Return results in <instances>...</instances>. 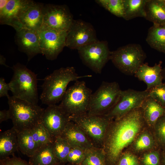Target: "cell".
<instances>
[{
	"label": "cell",
	"instance_id": "30bf717a",
	"mask_svg": "<svg viewBox=\"0 0 165 165\" xmlns=\"http://www.w3.org/2000/svg\"><path fill=\"white\" fill-rule=\"evenodd\" d=\"M98 41L95 30L90 23L80 19L74 20L67 32L65 46L78 50Z\"/></svg>",
	"mask_w": 165,
	"mask_h": 165
},
{
	"label": "cell",
	"instance_id": "8fae6325",
	"mask_svg": "<svg viewBox=\"0 0 165 165\" xmlns=\"http://www.w3.org/2000/svg\"><path fill=\"white\" fill-rule=\"evenodd\" d=\"M42 53L50 60H53L65 46L67 32L42 26L37 31Z\"/></svg>",
	"mask_w": 165,
	"mask_h": 165
},
{
	"label": "cell",
	"instance_id": "83f0119b",
	"mask_svg": "<svg viewBox=\"0 0 165 165\" xmlns=\"http://www.w3.org/2000/svg\"><path fill=\"white\" fill-rule=\"evenodd\" d=\"M82 165H107L105 152L102 148L94 147L86 150Z\"/></svg>",
	"mask_w": 165,
	"mask_h": 165
},
{
	"label": "cell",
	"instance_id": "9c48e42d",
	"mask_svg": "<svg viewBox=\"0 0 165 165\" xmlns=\"http://www.w3.org/2000/svg\"><path fill=\"white\" fill-rule=\"evenodd\" d=\"M77 50L83 63L96 73H101L103 68L110 60L111 51L106 41L98 40Z\"/></svg>",
	"mask_w": 165,
	"mask_h": 165
},
{
	"label": "cell",
	"instance_id": "52a82bcc",
	"mask_svg": "<svg viewBox=\"0 0 165 165\" xmlns=\"http://www.w3.org/2000/svg\"><path fill=\"white\" fill-rule=\"evenodd\" d=\"M122 90L116 82H102L91 95L87 113L91 115H106L117 102Z\"/></svg>",
	"mask_w": 165,
	"mask_h": 165
},
{
	"label": "cell",
	"instance_id": "f1b7e54d",
	"mask_svg": "<svg viewBox=\"0 0 165 165\" xmlns=\"http://www.w3.org/2000/svg\"><path fill=\"white\" fill-rule=\"evenodd\" d=\"M30 130L34 140L39 148L48 143L53 142V140L49 132L42 122Z\"/></svg>",
	"mask_w": 165,
	"mask_h": 165
},
{
	"label": "cell",
	"instance_id": "9a60e30c",
	"mask_svg": "<svg viewBox=\"0 0 165 165\" xmlns=\"http://www.w3.org/2000/svg\"><path fill=\"white\" fill-rule=\"evenodd\" d=\"M30 0H8L0 10V23L12 27L16 31L22 28L19 18L23 11L33 2Z\"/></svg>",
	"mask_w": 165,
	"mask_h": 165
},
{
	"label": "cell",
	"instance_id": "bcb514c9",
	"mask_svg": "<svg viewBox=\"0 0 165 165\" xmlns=\"http://www.w3.org/2000/svg\"><path fill=\"white\" fill-rule=\"evenodd\" d=\"M163 3L165 5V0H161Z\"/></svg>",
	"mask_w": 165,
	"mask_h": 165
},
{
	"label": "cell",
	"instance_id": "b9f144b4",
	"mask_svg": "<svg viewBox=\"0 0 165 165\" xmlns=\"http://www.w3.org/2000/svg\"><path fill=\"white\" fill-rule=\"evenodd\" d=\"M162 74L163 78V80H164L165 81V67L164 68H163Z\"/></svg>",
	"mask_w": 165,
	"mask_h": 165
},
{
	"label": "cell",
	"instance_id": "f546056e",
	"mask_svg": "<svg viewBox=\"0 0 165 165\" xmlns=\"http://www.w3.org/2000/svg\"><path fill=\"white\" fill-rule=\"evenodd\" d=\"M95 1L112 14L118 17L123 18L124 0H97Z\"/></svg>",
	"mask_w": 165,
	"mask_h": 165
},
{
	"label": "cell",
	"instance_id": "f6af8a7d",
	"mask_svg": "<svg viewBox=\"0 0 165 165\" xmlns=\"http://www.w3.org/2000/svg\"><path fill=\"white\" fill-rule=\"evenodd\" d=\"M67 165H82V164H78V165L72 164H70L67 163Z\"/></svg>",
	"mask_w": 165,
	"mask_h": 165
},
{
	"label": "cell",
	"instance_id": "4dcf8cb0",
	"mask_svg": "<svg viewBox=\"0 0 165 165\" xmlns=\"http://www.w3.org/2000/svg\"><path fill=\"white\" fill-rule=\"evenodd\" d=\"M154 141L152 135L148 132H144L137 138L134 144V148L137 151L149 149L152 148Z\"/></svg>",
	"mask_w": 165,
	"mask_h": 165
},
{
	"label": "cell",
	"instance_id": "ac0fdd59",
	"mask_svg": "<svg viewBox=\"0 0 165 165\" xmlns=\"http://www.w3.org/2000/svg\"><path fill=\"white\" fill-rule=\"evenodd\" d=\"M71 147L78 146L86 150L95 147L85 132L76 124L70 120L60 136Z\"/></svg>",
	"mask_w": 165,
	"mask_h": 165
},
{
	"label": "cell",
	"instance_id": "44dd1931",
	"mask_svg": "<svg viewBox=\"0 0 165 165\" xmlns=\"http://www.w3.org/2000/svg\"><path fill=\"white\" fill-rule=\"evenodd\" d=\"M141 107L145 122L150 126H154L158 120L165 114V108L150 96L145 99Z\"/></svg>",
	"mask_w": 165,
	"mask_h": 165
},
{
	"label": "cell",
	"instance_id": "e0dca14e",
	"mask_svg": "<svg viewBox=\"0 0 165 165\" xmlns=\"http://www.w3.org/2000/svg\"><path fill=\"white\" fill-rule=\"evenodd\" d=\"M44 4L34 1L22 13L19 18L22 28L36 31L42 28L43 20Z\"/></svg>",
	"mask_w": 165,
	"mask_h": 165
},
{
	"label": "cell",
	"instance_id": "8992f818",
	"mask_svg": "<svg viewBox=\"0 0 165 165\" xmlns=\"http://www.w3.org/2000/svg\"><path fill=\"white\" fill-rule=\"evenodd\" d=\"M92 92L84 81H77L67 89L59 105L69 116L86 113Z\"/></svg>",
	"mask_w": 165,
	"mask_h": 165
},
{
	"label": "cell",
	"instance_id": "484cf974",
	"mask_svg": "<svg viewBox=\"0 0 165 165\" xmlns=\"http://www.w3.org/2000/svg\"><path fill=\"white\" fill-rule=\"evenodd\" d=\"M17 138L19 150L29 157L32 156L39 148L30 130L18 132Z\"/></svg>",
	"mask_w": 165,
	"mask_h": 165
},
{
	"label": "cell",
	"instance_id": "603a6c76",
	"mask_svg": "<svg viewBox=\"0 0 165 165\" xmlns=\"http://www.w3.org/2000/svg\"><path fill=\"white\" fill-rule=\"evenodd\" d=\"M28 162L31 165H54L61 163L54 153L53 142L39 148L29 157Z\"/></svg>",
	"mask_w": 165,
	"mask_h": 165
},
{
	"label": "cell",
	"instance_id": "3957f363",
	"mask_svg": "<svg viewBox=\"0 0 165 165\" xmlns=\"http://www.w3.org/2000/svg\"><path fill=\"white\" fill-rule=\"evenodd\" d=\"M8 98L13 127L17 132L30 130L42 122L44 108L13 96Z\"/></svg>",
	"mask_w": 165,
	"mask_h": 165
},
{
	"label": "cell",
	"instance_id": "d590c367",
	"mask_svg": "<svg viewBox=\"0 0 165 165\" xmlns=\"http://www.w3.org/2000/svg\"><path fill=\"white\" fill-rule=\"evenodd\" d=\"M116 165H139L136 156L130 152L121 155Z\"/></svg>",
	"mask_w": 165,
	"mask_h": 165
},
{
	"label": "cell",
	"instance_id": "7402d4cb",
	"mask_svg": "<svg viewBox=\"0 0 165 165\" xmlns=\"http://www.w3.org/2000/svg\"><path fill=\"white\" fill-rule=\"evenodd\" d=\"M145 18L153 25L165 26V5L161 0H147Z\"/></svg>",
	"mask_w": 165,
	"mask_h": 165
},
{
	"label": "cell",
	"instance_id": "d4e9b609",
	"mask_svg": "<svg viewBox=\"0 0 165 165\" xmlns=\"http://www.w3.org/2000/svg\"><path fill=\"white\" fill-rule=\"evenodd\" d=\"M147 0H124L123 18L128 20L138 17L145 18Z\"/></svg>",
	"mask_w": 165,
	"mask_h": 165
},
{
	"label": "cell",
	"instance_id": "8d00e7d4",
	"mask_svg": "<svg viewBox=\"0 0 165 165\" xmlns=\"http://www.w3.org/2000/svg\"><path fill=\"white\" fill-rule=\"evenodd\" d=\"M0 165H31L28 162L17 157L14 155L0 160Z\"/></svg>",
	"mask_w": 165,
	"mask_h": 165
},
{
	"label": "cell",
	"instance_id": "ba28073f",
	"mask_svg": "<svg viewBox=\"0 0 165 165\" xmlns=\"http://www.w3.org/2000/svg\"><path fill=\"white\" fill-rule=\"evenodd\" d=\"M85 132L95 147L102 148L105 134L112 121L105 115H91L87 113L69 116Z\"/></svg>",
	"mask_w": 165,
	"mask_h": 165
},
{
	"label": "cell",
	"instance_id": "ab89813d",
	"mask_svg": "<svg viewBox=\"0 0 165 165\" xmlns=\"http://www.w3.org/2000/svg\"><path fill=\"white\" fill-rule=\"evenodd\" d=\"M8 0H0V10L3 9L6 4Z\"/></svg>",
	"mask_w": 165,
	"mask_h": 165
},
{
	"label": "cell",
	"instance_id": "ee69618b",
	"mask_svg": "<svg viewBox=\"0 0 165 165\" xmlns=\"http://www.w3.org/2000/svg\"><path fill=\"white\" fill-rule=\"evenodd\" d=\"M64 164L63 163H59L58 164H55V165H64Z\"/></svg>",
	"mask_w": 165,
	"mask_h": 165
},
{
	"label": "cell",
	"instance_id": "4fadbf2b",
	"mask_svg": "<svg viewBox=\"0 0 165 165\" xmlns=\"http://www.w3.org/2000/svg\"><path fill=\"white\" fill-rule=\"evenodd\" d=\"M42 26L67 32L74 19L67 6L50 4H44Z\"/></svg>",
	"mask_w": 165,
	"mask_h": 165
},
{
	"label": "cell",
	"instance_id": "836d02e7",
	"mask_svg": "<svg viewBox=\"0 0 165 165\" xmlns=\"http://www.w3.org/2000/svg\"><path fill=\"white\" fill-rule=\"evenodd\" d=\"M149 92V96L165 108V82L152 88Z\"/></svg>",
	"mask_w": 165,
	"mask_h": 165
},
{
	"label": "cell",
	"instance_id": "cb8c5ba5",
	"mask_svg": "<svg viewBox=\"0 0 165 165\" xmlns=\"http://www.w3.org/2000/svg\"><path fill=\"white\" fill-rule=\"evenodd\" d=\"M146 41L152 48L165 54V26L153 25L148 30Z\"/></svg>",
	"mask_w": 165,
	"mask_h": 165
},
{
	"label": "cell",
	"instance_id": "2e32d148",
	"mask_svg": "<svg viewBox=\"0 0 165 165\" xmlns=\"http://www.w3.org/2000/svg\"><path fill=\"white\" fill-rule=\"evenodd\" d=\"M16 32V43L19 50L27 55L28 61L42 53L37 31L23 28Z\"/></svg>",
	"mask_w": 165,
	"mask_h": 165
},
{
	"label": "cell",
	"instance_id": "d6a6232c",
	"mask_svg": "<svg viewBox=\"0 0 165 165\" xmlns=\"http://www.w3.org/2000/svg\"><path fill=\"white\" fill-rule=\"evenodd\" d=\"M154 126L156 137L158 142L165 147V114L158 120Z\"/></svg>",
	"mask_w": 165,
	"mask_h": 165
},
{
	"label": "cell",
	"instance_id": "7c38bea8",
	"mask_svg": "<svg viewBox=\"0 0 165 165\" xmlns=\"http://www.w3.org/2000/svg\"><path fill=\"white\" fill-rule=\"evenodd\" d=\"M149 92L131 89L122 90L119 98L114 107L105 115L111 120L119 119L131 111L141 107Z\"/></svg>",
	"mask_w": 165,
	"mask_h": 165
},
{
	"label": "cell",
	"instance_id": "277c9868",
	"mask_svg": "<svg viewBox=\"0 0 165 165\" xmlns=\"http://www.w3.org/2000/svg\"><path fill=\"white\" fill-rule=\"evenodd\" d=\"M12 68L13 74L9 84L13 96L38 105L36 75L19 63Z\"/></svg>",
	"mask_w": 165,
	"mask_h": 165
},
{
	"label": "cell",
	"instance_id": "d6986e66",
	"mask_svg": "<svg viewBox=\"0 0 165 165\" xmlns=\"http://www.w3.org/2000/svg\"><path fill=\"white\" fill-rule=\"evenodd\" d=\"M162 63L160 61L153 66H149L147 63H144L134 74L136 77L146 84V90L149 91L163 83Z\"/></svg>",
	"mask_w": 165,
	"mask_h": 165
},
{
	"label": "cell",
	"instance_id": "5b68a950",
	"mask_svg": "<svg viewBox=\"0 0 165 165\" xmlns=\"http://www.w3.org/2000/svg\"><path fill=\"white\" fill-rule=\"evenodd\" d=\"M146 55L139 44L131 43L111 51L110 60L122 72L134 75L144 63Z\"/></svg>",
	"mask_w": 165,
	"mask_h": 165
},
{
	"label": "cell",
	"instance_id": "ffe728a7",
	"mask_svg": "<svg viewBox=\"0 0 165 165\" xmlns=\"http://www.w3.org/2000/svg\"><path fill=\"white\" fill-rule=\"evenodd\" d=\"M18 132L13 127L0 134V160L4 159L19 150Z\"/></svg>",
	"mask_w": 165,
	"mask_h": 165
},
{
	"label": "cell",
	"instance_id": "7bdbcfd3",
	"mask_svg": "<svg viewBox=\"0 0 165 165\" xmlns=\"http://www.w3.org/2000/svg\"><path fill=\"white\" fill-rule=\"evenodd\" d=\"M163 162L164 165H165V153L164 154L163 156Z\"/></svg>",
	"mask_w": 165,
	"mask_h": 165
},
{
	"label": "cell",
	"instance_id": "5bb4252c",
	"mask_svg": "<svg viewBox=\"0 0 165 165\" xmlns=\"http://www.w3.org/2000/svg\"><path fill=\"white\" fill-rule=\"evenodd\" d=\"M70 121L69 116L59 105H55L48 106L44 109L42 123L53 141L61 135Z\"/></svg>",
	"mask_w": 165,
	"mask_h": 165
},
{
	"label": "cell",
	"instance_id": "74e56055",
	"mask_svg": "<svg viewBox=\"0 0 165 165\" xmlns=\"http://www.w3.org/2000/svg\"><path fill=\"white\" fill-rule=\"evenodd\" d=\"M10 88L9 83H6L4 79L2 77L0 78V97H6L8 98L9 97L8 91Z\"/></svg>",
	"mask_w": 165,
	"mask_h": 165
},
{
	"label": "cell",
	"instance_id": "4316f807",
	"mask_svg": "<svg viewBox=\"0 0 165 165\" xmlns=\"http://www.w3.org/2000/svg\"><path fill=\"white\" fill-rule=\"evenodd\" d=\"M55 155L59 162L64 164L67 163V158L71 146L61 136L54 138L53 142Z\"/></svg>",
	"mask_w": 165,
	"mask_h": 165
},
{
	"label": "cell",
	"instance_id": "60d3db41",
	"mask_svg": "<svg viewBox=\"0 0 165 165\" xmlns=\"http://www.w3.org/2000/svg\"><path fill=\"white\" fill-rule=\"evenodd\" d=\"M6 60L5 58L2 55H0V63L1 65H3L6 67H8L6 64Z\"/></svg>",
	"mask_w": 165,
	"mask_h": 165
},
{
	"label": "cell",
	"instance_id": "f35d334b",
	"mask_svg": "<svg viewBox=\"0 0 165 165\" xmlns=\"http://www.w3.org/2000/svg\"><path fill=\"white\" fill-rule=\"evenodd\" d=\"M11 119V117L9 110H4L0 111V123Z\"/></svg>",
	"mask_w": 165,
	"mask_h": 165
},
{
	"label": "cell",
	"instance_id": "7a4b0ae2",
	"mask_svg": "<svg viewBox=\"0 0 165 165\" xmlns=\"http://www.w3.org/2000/svg\"><path fill=\"white\" fill-rule=\"evenodd\" d=\"M91 76H79L73 67L56 70L45 78L40 99L42 103L48 106L55 105L62 100L69 82Z\"/></svg>",
	"mask_w": 165,
	"mask_h": 165
},
{
	"label": "cell",
	"instance_id": "e575fe53",
	"mask_svg": "<svg viewBox=\"0 0 165 165\" xmlns=\"http://www.w3.org/2000/svg\"><path fill=\"white\" fill-rule=\"evenodd\" d=\"M142 161L144 165H159L160 154L156 151L146 153L144 155Z\"/></svg>",
	"mask_w": 165,
	"mask_h": 165
},
{
	"label": "cell",
	"instance_id": "1f68e13d",
	"mask_svg": "<svg viewBox=\"0 0 165 165\" xmlns=\"http://www.w3.org/2000/svg\"><path fill=\"white\" fill-rule=\"evenodd\" d=\"M86 153V150L80 147H72L68 157L67 163L81 164L85 159Z\"/></svg>",
	"mask_w": 165,
	"mask_h": 165
},
{
	"label": "cell",
	"instance_id": "6da1fadb",
	"mask_svg": "<svg viewBox=\"0 0 165 165\" xmlns=\"http://www.w3.org/2000/svg\"><path fill=\"white\" fill-rule=\"evenodd\" d=\"M145 122L141 107L110 122L102 147L107 165H116L123 150L134 141Z\"/></svg>",
	"mask_w": 165,
	"mask_h": 165
}]
</instances>
